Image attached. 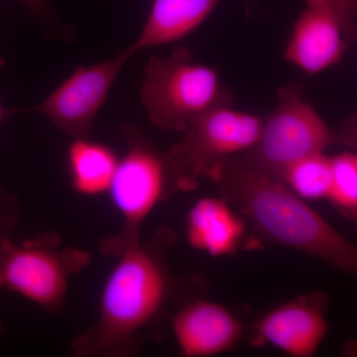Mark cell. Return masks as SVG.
Here are the masks:
<instances>
[{"label":"cell","instance_id":"7c38bea8","mask_svg":"<svg viewBox=\"0 0 357 357\" xmlns=\"http://www.w3.org/2000/svg\"><path fill=\"white\" fill-rule=\"evenodd\" d=\"M248 222L225 199H199L187 215V241L213 257L234 255L243 243Z\"/></svg>","mask_w":357,"mask_h":357},{"label":"cell","instance_id":"8992f818","mask_svg":"<svg viewBox=\"0 0 357 357\" xmlns=\"http://www.w3.org/2000/svg\"><path fill=\"white\" fill-rule=\"evenodd\" d=\"M84 251L63 248L58 238L43 236L14 243L0 239V289L30 301L45 311L64 306L70 282L89 262Z\"/></svg>","mask_w":357,"mask_h":357},{"label":"cell","instance_id":"30bf717a","mask_svg":"<svg viewBox=\"0 0 357 357\" xmlns=\"http://www.w3.org/2000/svg\"><path fill=\"white\" fill-rule=\"evenodd\" d=\"M326 305L323 293L298 298L262 317L256 324V332L289 356L311 357L318 351L328 331Z\"/></svg>","mask_w":357,"mask_h":357},{"label":"cell","instance_id":"3957f363","mask_svg":"<svg viewBox=\"0 0 357 357\" xmlns=\"http://www.w3.org/2000/svg\"><path fill=\"white\" fill-rule=\"evenodd\" d=\"M139 96L154 126L182 133L202 114L229 102L217 70L194 62L183 46L168 57L150 59Z\"/></svg>","mask_w":357,"mask_h":357},{"label":"cell","instance_id":"ffe728a7","mask_svg":"<svg viewBox=\"0 0 357 357\" xmlns=\"http://www.w3.org/2000/svg\"><path fill=\"white\" fill-rule=\"evenodd\" d=\"M6 112L3 109V107H1V105H0V121H2V119H3L4 116H6Z\"/></svg>","mask_w":357,"mask_h":357},{"label":"cell","instance_id":"4fadbf2b","mask_svg":"<svg viewBox=\"0 0 357 357\" xmlns=\"http://www.w3.org/2000/svg\"><path fill=\"white\" fill-rule=\"evenodd\" d=\"M222 0H154L137 39L126 49L134 54L185 38L208 20Z\"/></svg>","mask_w":357,"mask_h":357},{"label":"cell","instance_id":"d6986e66","mask_svg":"<svg viewBox=\"0 0 357 357\" xmlns=\"http://www.w3.org/2000/svg\"><path fill=\"white\" fill-rule=\"evenodd\" d=\"M21 3L24 4L31 10L37 11V13H45L48 8V0H17Z\"/></svg>","mask_w":357,"mask_h":357},{"label":"cell","instance_id":"7a4b0ae2","mask_svg":"<svg viewBox=\"0 0 357 357\" xmlns=\"http://www.w3.org/2000/svg\"><path fill=\"white\" fill-rule=\"evenodd\" d=\"M161 245V243H160ZM129 244L119 251L100 294L98 319L73 342L81 356H123L163 312L171 276L163 243Z\"/></svg>","mask_w":357,"mask_h":357},{"label":"cell","instance_id":"9a60e30c","mask_svg":"<svg viewBox=\"0 0 357 357\" xmlns=\"http://www.w3.org/2000/svg\"><path fill=\"white\" fill-rule=\"evenodd\" d=\"M277 180L301 199H326L332 182V162L325 152L311 155L286 167Z\"/></svg>","mask_w":357,"mask_h":357},{"label":"cell","instance_id":"ac0fdd59","mask_svg":"<svg viewBox=\"0 0 357 357\" xmlns=\"http://www.w3.org/2000/svg\"><path fill=\"white\" fill-rule=\"evenodd\" d=\"M335 9L338 11V13L342 16V20L349 26V29L354 33V13L356 9V2L354 0H328Z\"/></svg>","mask_w":357,"mask_h":357},{"label":"cell","instance_id":"8fae6325","mask_svg":"<svg viewBox=\"0 0 357 357\" xmlns=\"http://www.w3.org/2000/svg\"><path fill=\"white\" fill-rule=\"evenodd\" d=\"M172 328L178 349L187 357L232 351L243 332L241 321L227 307L204 300L182 307L174 317Z\"/></svg>","mask_w":357,"mask_h":357},{"label":"cell","instance_id":"7402d4cb","mask_svg":"<svg viewBox=\"0 0 357 357\" xmlns=\"http://www.w3.org/2000/svg\"><path fill=\"white\" fill-rule=\"evenodd\" d=\"M2 64H3V62H2V59L0 58V66H2Z\"/></svg>","mask_w":357,"mask_h":357},{"label":"cell","instance_id":"2e32d148","mask_svg":"<svg viewBox=\"0 0 357 357\" xmlns=\"http://www.w3.org/2000/svg\"><path fill=\"white\" fill-rule=\"evenodd\" d=\"M332 182L326 199L347 220L357 218V156L344 152L331 158Z\"/></svg>","mask_w":357,"mask_h":357},{"label":"cell","instance_id":"44dd1931","mask_svg":"<svg viewBox=\"0 0 357 357\" xmlns=\"http://www.w3.org/2000/svg\"><path fill=\"white\" fill-rule=\"evenodd\" d=\"M2 331H3V326H2L1 321H0V335H1Z\"/></svg>","mask_w":357,"mask_h":357},{"label":"cell","instance_id":"52a82bcc","mask_svg":"<svg viewBox=\"0 0 357 357\" xmlns=\"http://www.w3.org/2000/svg\"><path fill=\"white\" fill-rule=\"evenodd\" d=\"M126 132L128 151L119 158L107 192L123 220L121 232L103 243L102 250L114 256L140 241L141 225L157 204L175 190L167 153H160L135 128L128 126Z\"/></svg>","mask_w":357,"mask_h":357},{"label":"cell","instance_id":"e0dca14e","mask_svg":"<svg viewBox=\"0 0 357 357\" xmlns=\"http://www.w3.org/2000/svg\"><path fill=\"white\" fill-rule=\"evenodd\" d=\"M14 204L10 199L0 194V239L7 237L13 227Z\"/></svg>","mask_w":357,"mask_h":357},{"label":"cell","instance_id":"9c48e42d","mask_svg":"<svg viewBox=\"0 0 357 357\" xmlns=\"http://www.w3.org/2000/svg\"><path fill=\"white\" fill-rule=\"evenodd\" d=\"M354 33L328 0H307L286 47L285 59L309 75L337 65Z\"/></svg>","mask_w":357,"mask_h":357},{"label":"cell","instance_id":"277c9868","mask_svg":"<svg viewBox=\"0 0 357 357\" xmlns=\"http://www.w3.org/2000/svg\"><path fill=\"white\" fill-rule=\"evenodd\" d=\"M356 135L335 130L303 96L298 84L279 91L278 103L263 119L252 149L238 156L248 165L275 178L286 167L335 145L356 146Z\"/></svg>","mask_w":357,"mask_h":357},{"label":"cell","instance_id":"ba28073f","mask_svg":"<svg viewBox=\"0 0 357 357\" xmlns=\"http://www.w3.org/2000/svg\"><path fill=\"white\" fill-rule=\"evenodd\" d=\"M129 59L124 51L98 64L77 68L32 112L43 115L68 135L86 137Z\"/></svg>","mask_w":357,"mask_h":357},{"label":"cell","instance_id":"5b68a950","mask_svg":"<svg viewBox=\"0 0 357 357\" xmlns=\"http://www.w3.org/2000/svg\"><path fill=\"white\" fill-rule=\"evenodd\" d=\"M263 117L231 109L208 110L190 124L184 137L167 153L177 191L196 189L225 162L252 149L259 138Z\"/></svg>","mask_w":357,"mask_h":357},{"label":"cell","instance_id":"6da1fadb","mask_svg":"<svg viewBox=\"0 0 357 357\" xmlns=\"http://www.w3.org/2000/svg\"><path fill=\"white\" fill-rule=\"evenodd\" d=\"M208 178L260 239L318 258L345 273H356V245L280 181L238 156Z\"/></svg>","mask_w":357,"mask_h":357},{"label":"cell","instance_id":"5bb4252c","mask_svg":"<svg viewBox=\"0 0 357 357\" xmlns=\"http://www.w3.org/2000/svg\"><path fill=\"white\" fill-rule=\"evenodd\" d=\"M119 156L112 148L86 137L75 138L68 147L70 184L77 194L96 197L109 192Z\"/></svg>","mask_w":357,"mask_h":357}]
</instances>
